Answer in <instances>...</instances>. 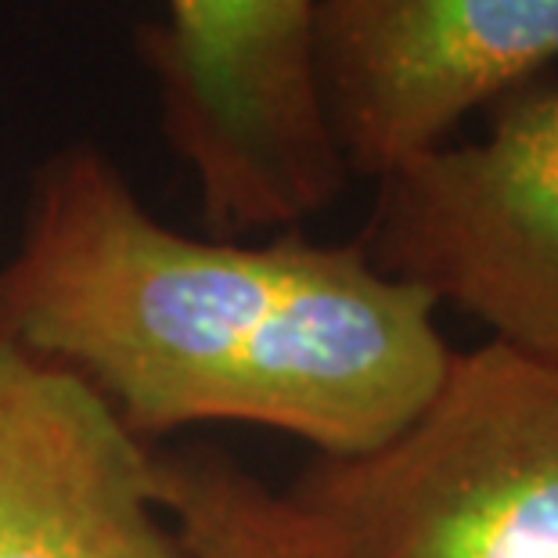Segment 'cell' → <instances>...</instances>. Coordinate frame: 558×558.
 I'll return each mask as SVG.
<instances>
[{
    "mask_svg": "<svg viewBox=\"0 0 558 558\" xmlns=\"http://www.w3.org/2000/svg\"><path fill=\"white\" fill-rule=\"evenodd\" d=\"M490 130L378 177L367 259L558 364V80L501 94Z\"/></svg>",
    "mask_w": 558,
    "mask_h": 558,
    "instance_id": "obj_4",
    "label": "cell"
},
{
    "mask_svg": "<svg viewBox=\"0 0 558 558\" xmlns=\"http://www.w3.org/2000/svg\"><path fill=\"white\" fill-rule=\"evenodd\" d=\"M436 311L361 242L166 228L90 141L37 166L0 267V339L80 375L145 444L231 422L289 433L317 458L367 454L447 372Z\"/></svg>",
    "mask_w": 558,
    "mask_h": 558,
    "instance_id": "obj_1",
    "label": "cell"
},
{
    "mask_svg": "<svg viewBox=\"0 0 558 558\" xmlns=\"http://www.w3.org/2000/svg\"><path fill=\"white\" fill-rule=\"evenodd\" d=\"M151 486L192 558H339L289 497L223 454L156 450Z\"/></svg>",
    "mask_w": 558,
    "mask_h": 558,
    "instance_id": "obj_7",
    "label": "cell"
},
{
    "mask_svg": "<svg viewBox=\"0 0 558 558\" xmlns=\"http://www.w3.org/2000/svg\"><path fill=\"white\" fill-rule=\"evenodd\" d=\"M284 497L339 558H558V364L497 339L450 353L397 436L314 458Z\"/></svg>",
    "mask_w": 558,
    "mask_h": 558,
    "instance_id": "obj_2",
    "label": "cell"
},
{
    "mask_svg": "<svg viewBox=\"0 0 558 558\" xmlns=\"http://www.w3.org/2000/svg\"><path fill=\"white\" fill-rule=\"evenodd\" d=\"M558 58V0H317L314 80L350 173L439 148Z\"/></svg>",
    "mask_w": 558,
    "mask_h": 558,
    "instance_id": "obj_5",
    "label": "cell"
},
{
    "mask_svg": "<svg viewBox=\"0 0 558 558\" xmlns=\"http://www.w3.org/2000/svg\"><path fill=\"white\" fill-rule=\"evenodd\" d=\"M151 472L98 389L0 339V558H192Z\"/></svg>",
    "mask_w": 558,
    "mask_h": 558,
    "instance_id": "obj_6",
    "label": "cell"
},
{
    "mask_svg": "<svg viewBox=\"0 0 558 558\" xmlns=\"http://www.w3.org/2000/svg\"><path fill=\"white\" fill-rule=\"evenodd\" d=\"M137 29L166 145L213 239L292 231L350 181L314 80L317 0H162Z\"/></svg>",
    "mask_w": 558,
    "mask_h": 558,
    "instance_id": "obj_3",
    "label": "cell"
}]
</instances>
